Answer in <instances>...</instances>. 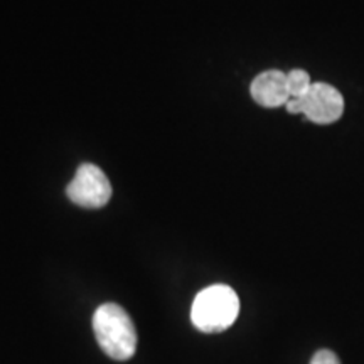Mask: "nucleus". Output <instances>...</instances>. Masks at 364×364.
Here are the masks:
<instances>
[{
    "mask_svg": "<svg viewBox=\"0 0 364 364\" xmlns=\"http://www.w3.org/2000/svg\"><path fill=\"white\" fill-rule=\"evenodd\" d=\"M311 364H341V361L336 356V353L329 351V349H321V351L314 354Z\"/></svg>",
    "mask_w": 364,
    "mask_h": 364,
    "instance_id": "7",
    "label": "nucleus"
},
{
    "mask_svg": "<svg viewBox=\"0 0 364 364\" xmlns=\"http://www.w3.org/2000/svg\"><path fill=\"white\" fill-rule=\"evenodd\" d=\"M240 314V299L231 287L216 284L196 295L191 321L204 334H218L230 329Z\"/></svg>",
    "mask_w": 364,
    "mask_h": 364,
    "instance_id": "2",
    "label": "nucleus"
},
{
    "mask_svg": "<svg viewBox=\"0 0 364 364\" xmlns=\"http://www.w3.org/2000/svg\"><path fill=\"white\" fill-rule=\"evenodd\" d=\"M68 198L86 209H98L110 201L112 184L105 172L95 164H81L66 188Z\"/></svg>",
    "mask_w": 364,
    "mask_h": 364,
    "instance_id": "4",
    "label": "nucleus"
},
{
    "mask_svg": "<svg viewBox=\"0 0 364 364\" xmlns=\"http://www.w3.org/2000/svg\"><path fill=\"white\" fill-rule=\"evenodd\" d=\"M312 81L307 71L292 70L287 75V88H289L290 98H300L311 90Z\"/></svg>",
    "mask_w": 364,
    "mask_h": 364,
    "instance_id": "6",
    "label": "nucleus"
},
{
    "mask_svg": "<svg viewBox=\"0 0 364 364\" xmlns=\"http://www.w3.org/2000/svg\"><path fill=\"white\" fill-rule=\"evenodd\" d=\"M250 93L255 102L262 107L277 108L287 105L290 100L289 88H287V75L279 70L260 73L250 86Z\"/></svg>",
    "mask_w": 364,
    "mask_h": 364,
    "instance_id": "5",
    "label": "nucleus"
},
{
    "mask_svg": "<svg viewBox=\"0 0 364 364\" xmlns=\"http://www.w3.org/2000/svg\"><path fill=\"white\" fill-rule=\"evenodd\" d=\"M93 331L100 348L115 361H129L136 351V329L124 307L103 304L93 316Z\"/></svg>",
    "mask_w": 364,
    "mask_h": 364,
    "instance_id": "1",
    "label": "nucleus"
},
{
    "mask_svg": "<svg viewBox=\"0 0 364 364\" xmlns=\"http://www.w3.org/2000/svg\"><path fill=\"white\" fill-rule=\"evenodd\" d=\"M285 107L292 115H306L314 124L329 125L343 117L344 100L334 86L312 83L304 97L290 98Z\"/></svg>",
    "mask_w": 364,
    "mask_h": 364,
    "instance_id": "3",
    "label": "nucleus"
}]
</instances>
